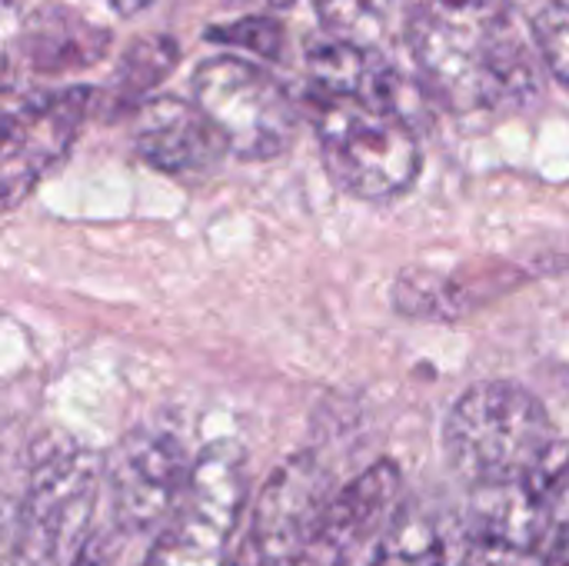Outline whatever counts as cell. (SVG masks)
<instances>
[{"mask_svg": "<svg viewBox=\"0 0 569 566\" xmlns=\"http://www.w3.org/2000/svg\"><path fill=\"white\" fill-rule=\"evenodd\" d=\"M17 13V0H0V23H7Z\"/></svg>", "mask_w": 569, "mask_h": 566, "instance_id": "cb8c5ba5", "label": "cell"}, {"mask_svg": "<svg viewBox=\"0 0 569 566\" xmlns=\"http://www.w3.org/2000/svg\"><path fill=\"white\" fill-rule=\"evenodd\" d=\"M267 7H273V10H287V7H293L297 0H263Z\"/></svg>", "mask_w": 569, "mask_h": 566, "instance_id": "d4e9b609", "label": "cell"}, {"mask_svg": "<svg viewBox=\"0 0 569 566\" xmlns=\"http://www.w3.org/2000/svg\"><path fill=\"white\" fill-rule=\"evenodd\" d=\"M313 123L330 180L357 200L407 193L423 167L420 137L397 110L317 93Z\"/></svg>", "mask_w": 569, "mask_h": 566, "instance_id": "3957f363", "label": "cell"}, {"mask_svg": "<svg viewBox=\"0 0 569 566\" xmlns=\"http://www.w3.org/2000/svg\"><path fill=\"white\" fill-rule=\"evenodd\" d=\"M100 477L93 450L47 444L27 470L10 566H60L67 550H77L97 504Z\"/></svg>", "mask_w": 569, "mask_h": 566, "instance_id": "277c9868", "label": "cell"}, {"mask_svg": "<svg viewBox=\"0 0 569 566\" xmlns=\"http://www.w3.org/2000/svg\"><path fill=\"white\" fill-rule=\"evenodd\" d=\"M557 440L540 397L513 380L467 387L443 420V457L470 490L530 480Z\"/></svg>", "mask_w": 569, "mask_h": 566, "instance_id": "7a4b0ae2", "label": "cell"}, {"mask_svg": "<svg viewBox=\"0 0 569 566\" xmlns=\"http://www.w3.org/2000/svg\"><path fill=\"white\" fill-rule=\"evenodd\" d=\"M557 494L523 484L473 490L463 517V566H540Z\"/></svg>", "mask_w": 569, "mask_h": 566, "instance_id": "30bf717a", "label": "cell"}, {"mask_svg": "<svg viewBox=\"0 0 569 566\" xmlns=\"http://www.w3.org/2000/svg\"><path fill=\"white\" fill-rule=\"evenodd\" d=\"M247 500V454L233 440H217L190 464L177 510L140 566H223L230 537Z\"/></svg>", "mask_w": 569, "mask_h": 566, "instance_id": "5b68a950", "label": "cell"}, {"mask_svg": "<svg viewBox=\"0 0 569 566\" xmlns=\"http://www.w3.org/2000/svg\"><path fill=\"white\" fill-rule=\"evenodd\" d=\"M133 150L153 170L190 173L217 163L227 153V143L197 103L180 97H150L137 107Z\"/></svg>", "mask_w": 569, "mask_h": 566, "instance_id": "7c38bea8", "label": "cell"}, {"mask_svg": "<svg viewBox=\"0 0 569 566\" xmlns=\"http://www.w3.org/2000/svg\"><path fill=\"white\" fill-rule=\"evenodd\" d=\"M540 566H569V484L553 500Z\"/></svg>", "mask_w": 569, "mask_h": 566, "instance_id": "44dd1931", "label": "cell"}, {"mask_svg": "<svg viewBox=\"0 0 569 566\" xmlns=\"http://www.w3.org/2000/svg\"><path fill=\"white\" fill-rule=\"evenodd\" d=\"M153 0H110V7L120 13V17H133V13H140V10H147Z\"/></svg>", "mask_w": 569, "mask_h": 566, "instance_id": "603a6c76", "label": "cell"}, {"mask_svg": "<svg viewBox=\"0 0 569 566\" xmlns=\"http://www.w3.org/2000/svg\"><path fill=\"white\" fill-rule=\"evenodd\" d=\"M307 70L317 87V93L327 97H347L360 100L380 110H400L407 80L403 73L377 50L367 43H350V40H310L307 43Z\"/></svg>", "mask_w": 569, "mask_h": 566, "instance_id": "5bb4252c", "label": "cell"}, {"mask_svg": "<svg viewBox=\"0 0 569 566\" xmlns=\"http://www.w3.org/2000/svg\"><path fill=\"white\" fill-rule=\"evenodd\" d=\"M67 566H107V564H103V550H100V544H97V540H87V544H80V547L73 550V557H70V564Z\"/></svg>", "mask_w": 569, "mask_h": 566, "instance_id": "7402d4cb", "label": "cell"}, {"mask_svg": "<svg viewBox=\"0 0 569 566\" xmlns=\"http://www.w3.org/2000/svg\"><path fill=\"white\" fill-rule=\"evenodd\" d=\"M110 50V30L67 7H40L20 30V53L33 73L60 77L77 73L103 60Z\"/></svg>", "mask_w": 569, "mask_h": 566, "instance_id": "2e32d148", "label": "cell"}, {"mask_svg": "<svg viewBox=\"0 0 569 566\" xmlns=\"http://www.w3.org/2000/svg\"><path fill=\"white\" fill-rule=\"evenodd\" d=\"M407 47L430 90L457 113L523 110L540 93V53L507 0H423Z\"/></svg>", "mask_w": 569, "mask_h": 566, "instance_id": "6da1fadb", "label": "cell"}, {"mask_svg": "<svg viewBox=\"0 0 569 566\" xmlns=\"http://www.w3.org/2000/svg\"><path fill=\"white\" fill-rule=\"evenodd\" d=\"M193 103L217 127L227 153L273 160L297 137V107L287 87L243 57H210L193 70Z\"/></svg>", "mask_w": 569, "mask_h": 566, "instance_id": "8992f818", "label": "cell"}, {"mask_svg": "<svg viewBox=\"0 0 569 566\" xmlns=\"http://www.w3.org/2000/svg\"><path fill=\"white\" fill-rule=\"evenodd\" d=\"M313 7L323 30L350 43L373 47L387 23V0H313Z\"/></svg>", "mask_w": 569, "mask_h": 566, "instance_id": "ac0fdd59", "label": "cell"}, {"mask_svg": "<svg viewBox=\"0 0 569 566\" xmlns=\"http://www.w3.org/2000/svg\"><path fill=\"white\" fill-rule=\"evenodd\" d=\"M467 537L463 517L437 507H400L373 547L343 566H463Z\"/></svg>", "mask_w": 569, "mask_h": 566, "instance_id": "9a60e30c", "label": "cell"}, {"mask_svg": "<svg viewBox=\"0 0 569 566\" xmlns=\"http://www.w3.org/2000/svg\"><path fill=\"white\" fill-rule=\"evenodd\" d=\"M403 507V474L393 460H377L330 497L320 537L307 566L357 564Z\"/></svg>", "mask_w": 569, "mask_h": 566, "instance_id": "8fae6325", "label": "cell"}, {"mask_svg": "<svg viewBox=\"0 0 569 566\" xmlns=\"http://www.w3.org/2000/svg\"><path fill=\"white\" fill-rule=\"evenodd\" d=\"M520 284L517 267H410L393 287V304L413 320H463L480 304Z\"/></svg>", "mask_w": 569, "mask_h": 566, "instance_id": "4fadbf2b", "label": "cell"}, {"mask_svg": "<svg viewBox=\"0 0 569 566\" xmlns=\"http://www.w3.org/2000/svg\"><path fill=\"white\" fill-rule=\"evenodd\" d=\"M97 103L93 87H63L0 117V214L17 210L73 150Z\"/></svg>", "mask_w": 569, "mask_h": 566, "instance_id": "ba28073f", "label": "cell"}, {"mask_svg": "<svg viewBox=\"0 0 569 566\" xmlns=\"http://www.w3.org/2000/svg\"><path fill=\"white\" fill-rule=\"evenodd\" d=\"M190 477L180 440L167 430H133L107 464L113 520L123 534H147L177 510Z\"/></svg>", "mask_w": 569, "mask_h": 566, "instance_id": "9c48e42d", "label": "cell"}, {"mask_svg": "<svg viewBox=\"0 0 569 566\" xmlns=\"http://www.w3.org/2000/svg\"><path fill=\"white\" fill-rule=\"evenodd\" d=\"M203 40L210 43H227V47H240L260 60H280L283 57V23L267 17V13H253V17H240L233 23H217L203 33Z\"/></svg>", "mask_w": 569, "mask_h": 566, "instance_id": "ffe728a7", "label": "cell"}, {"mask_svg": "<svg viewBox=\"0 0 569 566\" xmlns=\"http://www.w3.org/2000/svg\"><path fill=\"white\" fill-rule=\"evenodd\" d=\"M530 37L540 63L569 90V0H547L530 20Z\"/></svg>", "mask_w": 569, "mask_h": 566, "instance_id": "d6986e66", "label": "cell"}, {"mask_svg": "<svg viewBox=\"0 0 569 566\" xmlns=\"http://www.w3.org/2000/svg\"><path fill=\"white\" fill-rule=\"evenodd\" d=\"M180 63V47L170 40V37H140L133 40L113 77H110V87H107V97H103V107L110 110V117H123V113H137V107L143 100H150L153 87L163 83L173 67Z\"/></svg>", "mask_w": 569, "mask_h": 566, "instance_id": "e0dca14e", "label": "cell"}, {"mask_svg": "<svg viewBox=\"0 0 569 566\" xmlns=\"http://www.w3.org/2000/svg\"><path fill=\"white\" fill-rule=\"evenodd\" d=\"M333 484L313 454L287 457L260 487L230 566H307Z\"/></svg>", "mask_w": 569, "mask_h": 566, "instance_id": "52a82bcc", "label": "cell"}]
</instances>
